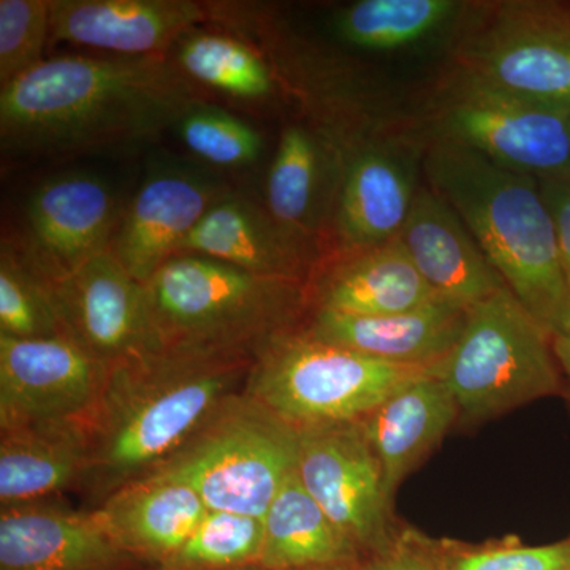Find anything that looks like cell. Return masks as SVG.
<instances>
[{
    "instance_id": "1",
    "label": "cell",
    "mask_w": 570,
    "mask_h": 570,
    "mask_svg": "<svg viewBox=\"0 0 570 570\" xmlns=\"http://www.w3.org/2000/svg\"><path fill=\"white\" fill-rule=\"evenodd\" d=\"M204 100L168 56H58L0 88V142L32 159L121 151L156 140Z\"/></svg>"
},
{
    "instance_id": "2",
    "label": "cell",
    "mask_w": 570,
    "mask_h": 570,
    "mask_svg": "<svg viewBox=\"0 0 570 570\" xmlns=\"http://www.w3.org/2000/svg\"><path fill=\"white\" fill-rule=\"evenodd\" d=\"M254 358L163 351L110 367L102 395L82 422L85 510L148 478L225 401L245 392Z\"/></svg>"
},
{
    "instance_id": "3",
    "label": "cell",
    "mask_w": 570,
    "mask_h": 570,
    "mask_svg": "<svg viewBox=\"0 0 570 570\" xmlns=\"http://www.w3.org/2000/svg\"><path fill=\"white\" fill-rule=\"evenodd\" d=\"M430 189L448 202L510 292L551 337L570 332V277L539 179L453 140L426 157Z\"/></svg>"
},
{
    "instance_id": "4",
    "label": "cell",
    "mask_w": 570,
    "mask_h": 570,
    "mask_svg": "<svg viewBox=\"0 0 570 570\" xmlns=\"http://www.w3.org/2000/svg\"><path fill=\"white\" fill-rule=\"evenodd\" d=\"M149 314L165 351L255 358L298 328L303 283L247 273L234 265L175 255L145 284Z\"/></svg>"
},
{
    "instance_id": "5",
    "label": "cell",
    "mask_w": 570,
    "mask_h": 570,
    "mask_svg": "<svg viewBox=\"0 0 570 570\" xmlns=\"http://www.w3.org/2000/svg\"><path fill=\"white\" fill-rule=\"evenodd\" d=\"M298 448V428L242 392L148 478L184 483L208 510L264 519L296 471Z\"/></svg>"
},
{
    "instance_id": "6",
    "label": "cell",
    "mask_w": 570,
    "mask_h": 570,
    "mask_svg": "<svg viewBox=\"0 0 570 570\" xmlns=\"http://www.w3.org/2000/svg\"><path fill=\"white\" fill-rule=\"evenodd\" d=\"M434 373L333 346L296 328L255 355L247 395L298 430L360 422L397 389Z\"/></svg>"
},
{
    "instance_id": "7",
    "label": "cell",
    "mask_w": 570,
    "mask_h": 570,
    "mask_svg": "<svg viewBox=\"0 0 570 570\" xmlns=\"http://www.w3.org/2000/svg\"><path fill=\"white\" fill-rule=\"evenodd\" d=\"M434 374L468 420L494 417L562 389L553 337L508 287L469 309L460 340Z\"/></svg>"
},
{
    "instance_id": "8",
    "label": "cell",
    "mask_w": 570,
    "mask_h": 570,
    "mask_svg": "<svg viewBox=\"0 0 570 570\" xmlns=\"http://www.w3.org/2000/svg\"><path fill=\"white\" fill-rule=\"evenodd\" d=\"M296 472L362 560L397 543L389 523L384 475L360 422L302 428Z\"/></svg>"
},
{
    "instance_id": "9",
    "label": "cell",
    "mask_w": 570,
    "mask_h": 570,
    "mask_svg": "<svg viewBox=\"0 0 570 570\" xmlns=\"http://www.w3.org/2000/svg\"><path fill=\"white\" fill-rule=\"evenodd\" d=\"M450 138L499 167L538 179L570 175V108L474 80L450 104Z\"/></svg>"
},
{
    "instance_id": "10",
    "label": "cell",
    "mask_w": 570,
    "mask_h": 570,
    "mask_svg": "<svg viewBox=\"0 0 570 570\" xmlns=\"http://www.w3.org/2000/svg\"><path fill=\"white\" fill-rule=\"evenodd\" d=\"M126 208L107 179L88 171L51 176L29 195L18 253L55 285L110 250Z\"/></svg>"
},
{
    "instance_id": "11",
    "label": "cell",
    "mask_w": 570,
    "mask_h": 570,
    "mask_svg": "<svg viewBox=\"0 0 570 570\" xmlns=\"http://www.w3.org/2000/svg\"><path fill=\"white\" fill-rule=\"evenodd\" d=\"M232 190L223 175L204 164L178 159L154 164L124 208L110 253L145 285Z\"/></svg>"
},
{
    "instance_id": "12",
    "label": "cell",
    "mask_w": 570,
    "mask_h": 570,
    "mask_svg": "<svg viewBox=\"0 0 570 570\" xmlns=\"http://www.w3.org/2000/svg\"><path fill=\"white\" fill-rule=\"evenodd\" d=\"M110 366L69 337L0 335V430L82 422L102 395Z\"/></svg>"
},
{
    "instance_id": "13",
    "label": "cell",
    "mask_w": 570,
    "mask_h": 570,
    "mask_svg": "<svg viewBox=\"0 0 570 570\" xmlns=\"http://www.w3.org/2000/svg\"><path fill=\"white\" fill-rule=\"evenodd\" d=\"M63 335L107 366L163 351L145 285L107 250L52 285Z\"/></svg>"
},
{
    "instance_id": "14",
    "label": "cell",
    "mask_w": 570,
    "mask_h": 570,
    "mask_svg": "<svg viewBox=\"0 0 570 570\" xmlns=\"http://www.w3.org/2000/svg\"><path fill=\"white\" fill-rule=\"evenodd\" d=\"M96 510L52 501L0 510V570H145Z\"/></svg>"
},
{
    "instance_id": "15",
    "label": "cell",
    "mask_w": 570,
    "mask_h": 570,
    "mask_svg": "<svg viewBox=\"0 0 570 570\" xmlns=\"http://www.w3.org/2000/svg\"><path fill=\"white\" fill-rule=\"evenodd\" d=\"M209 21L195 0H51V43L100 55L159 58L184 33Z\"/></svg>"
},
{
    "instance_id": "16",
    "label": "cell",
    "mask_w": 570,
    "mask_h": 570,
    "mask_svg": "<svg viewBox=\"0 0 570 570\" xmlns=\"http://www.w3.org/2000/svg\"><path fill=\"white\" fill-rule=\"evenodd\" d=\"M475 80L570 108V7H521L483 47Z\"/></svg>"
},
{
    "instance_id": "17",
    "label": "cell",
    "mask_w": 570,
    "mask_h": 570,
    "mask_svg": "<svg viewBox=\"0 0 570 570\" xmlns=\"http://www.w3.org/2000/svg\"><path fill=\"white\" fill-rule=\"evenodd\" d=\"M400 239L445 302L469 311L508 287L455 209L431 189L414 195Z\"/></svg>"
},
{
    "instance_id": "18",
    "label": "cell",
    "mask_w": 570,
    "mask_h": 570,
    "mask_svg": "<svg viewBox=\"0 0 570 570\" xmlns=\"http://www.w3.org/2000/svg\"><path fill=\"white\" fill-rule=\"evenodd\" d=\"M468 313L445 299L390 316L314 311L302 332L322 343L395 365L436 367L455 347L466 325Z\"/></svg>"
},
{
    "instance_id": "19",
    "label": "cell",
    "mask_w": 570,
    "mask_h": 570,
    "mask_svg": "<svg viewBox=\"0 0 570 570\" xmlns=\"http://www.w3.org/2000/svg\"><path fill=\"white\" fill-rule=\"evenodd\" d=\"M311 247L288 235L247 195L232 190L187 235L176 255H202L247 273L303 283Z\"/></svg>"
},
{
    "instance_id": "20",
    "label": "cell",
    "mask_w": 570,
    "mask_h": 570,
    "mask_svg": "<svg viewBox=\"0 0 570 570\" xmlns=\"http://www.w3.org/2000/svg\"><path fill=\"white\" fill-rule=\"evenodd\" d=\"M314 311L351 316H390L439 298L397 238L366 249L336 254L314 285Z\"/></svg>"
},
{
    "instance_id": "21",
    "label": "cell",
    "mask_w": 570,
    "mask_h": 570,
    "mask_svg": "<svg viewBox=\"0 0 570 570\" xmlns=\"http://www.w3.org/2000/svg\"><path fill=\"white\" fill-rule=\"evenodd\" d=\"M341 151L313 127L288 124L266 178L265 208L288 235L309 246L332 219L341 181Z\"/></svg>"
},
{
    "instance_id": "22",
    "label": "cell",
    "mask_w": 570,
    "mask_h": 570,
    "mask_svg": "<svg viewBox=\"0 0 570 570\" xmlns=\"http://www.w3.org/2000/svg\"><path fill=\"white\" fill-rule=\"evenodd\" d=\"M459 417V404L448 385L430 373L397 389L360 420L381 464L389 501L409 472L436 448Z\"/></svg>"
},
{
    "instance_id": "23",
    "label": "cell",
    "mask_w": 570,
    "mask_h": 570,
    "mask_svg": "<svg viewBox=\"0 0 570 570\" xmlns=\"http://www.w3.org/2000/svg\"><path fill=\"white\" fill-rule=\"evenodd\" d=\"M94 510L116 542L149 568L167 564L208 512L193 489L160 478L130 483Z\"/></svg>"
},
{
    "instance_id": "24",
    "label": "cell",
    "mask_w": 570,
    "mask_h": 570,
    "mask_svg": "<svg viewBox=\"0 0 570 570\" xmlns=\"http://www.w3.org/2000/svg\"><path fill=\"white\" fill-rule=\"evenodd\" d=\"M341 181L332 224L337 254L397 238L411 212V184L387 154L351 148L341 153Z\"/></svg>"
},
{
    "instance_id": "25",
    "label": "cell",
    "mask_w": 570,
    "mask_h": 570,
    "mask_svg": "<svg viewBox=\"0 0 570 570\" xmlns=\"http://www.w3.org/2000/svg\"><path fill=\"white\" fill-rule=\"evenodd\" d=\"M82 422L0 430V510L78 490L86 466Z\"/></svg>"
},
{
    "instance_id": "26",
    "label": "cell",
    "mask_w": 570,
    "mask_h": 570,
    "mask_svg": "<svg viewBox=\"0 0 570 570\" xmlns=\"http://www.w3.org/2000/svg\"><path fill=\"white\" fill-rule=\"evenodd\" d=\"M261 566L302 570L330 564H358L362 554L326 515L294 472L277 491L264 519Z\"/></svg>"
},
{
    "instance_id": "27",
    "label": "cell",
    "mask_w": 570,
    "mask_h": 570,
    "mask_svg": "<svg viewBox=\"0 0 570 570\" xmlns=\"http://www.w3.org/2000/svg\"><path fill=\"white\" fill-rule=\"evenodd\" d=\"M168 58L202 91L219 94L236 105L262 108L276 96L275 71L254 45L225 29H190Z\"/></svg>"
},
{
    "instance_id": "28",
    "label": "cell",
    "mask_w": 570,
    "mask_h": 570,
    "mask_svg": "<svg viewBox=\"0 0 570 570\" xmlns=\"http://www.w3.org/2000/svg\"><path fill=\"white\" fill-rule=\"evenodd\" d=\"M455 10L450 0H360L337 11L333 28L360 50H397L426 39Z\"/></svg>"
},
{
    "instance_id": "29",
    "label": "cell",
    "mask_w": 570,
    "mask_h": 570,
    "mask_svg": "<svg viewBox=\"0 0 570 570\" xmlns=\"http://www.w3.org/2000/svg\"><path fill=\"white\" fill-rule=\"evenodd\" d=\"M0 335L14 340L66 337L52 284L6 238L0 247Z\"/></svg>"
},
{
    "instance_id": "30",
    "label": "cell",
    "mask_w": 570,
    "mask_h": 570,
    "mask_svg": "<svg viewBox=\"0 0 570 570\" xmlns=\"http://www.w3.org/2000/svg\"><path fill=\"white\" fill-rule=\"evenodd\" d=\"M174 130L197 163L213 170H245L264 153V137L254 126L208 100L184 112Z\"/></svg>"
},
{
    "instance_id": "31",
    "label": "cell",
    "mask_w": 570,
    "mask_h": 570,
    "mask_svg": "<svg viewBox=\"0 0 570 570\" xmlns=\"http://www.w3.org/2000/svg\"><path fill=\"white\" fill-rule=\"evenodd\" d=\"M264 521L242 513L208 510L190 538L163 566L167 570H243L261 564Z\"/></svg>"
},
{
    "instance_id": "32",
    "label": "cell",
    "mask_w": 570,
    "mask_h": 570,
    "mask_svg": "<svg viewBox=\"0 0 570 570\" xmlns=\"http://www.w3.org/2000/svg\"><path fill=\"white\" fill-rule=\"evenodd\" d=\"M51 43V0H0V88L45 61Z\"/></svg>"
},
{
    "instance_id": "33",
    "label": "cell",
    "mask_w": 570,
    "mask_h": 570,
    "mask_svg": "<svg viewBox=\"0 0 570 570\" xmlns=\"http://www.w3.org/2000/svg\"><path fill=\"white\" fill-rule=\"evenodd\" d=\"M426 550L439 570H570V539L539 547L499 543Z\"/></svg>"
},
{
    "instance_id": "34",
    "label": "cell",
    "mask_w": 570,
    "mask_h": 570,
    "mask_svg": "<svg viewBox=\"0 0 570 570\" xmlns=\"http://www.w3.org/2000/svg\"><path fill=\"white\" fill-rule=\"evenodd\" d=\"M539 186L553 217L562 264L570 277V175L539 179Z\"/></svg>"
},
{
    "instance_id": "35",
    "label": "cell",
    "mask_w": 570,
    "mask_h": 570,
    "mask_svg": "<svg viewBox=\"0 0 570 570\" xmlns=\"http://www.w3.org/2000/svg\"><path fill=\"white\" fill-rule=\"evenodd\" d=\"M355 570H439L425 546L397 543L392 550L365 558Z\"/></svg>"
},
{
    "instance_id": "36",
    "label": "cell",
    "mask_w": 570,
    "mask_h": 570,
    "mask_svg": "<svg viewBox=\"0 0 570 570\" xmlns=\"http://www.w3.org/2000/svg\"><path fill=\"white\" fill-rule=\"evenodd\" d=\"M553 351L557 355L558 365H560L561 374L568 382L570 393V332L553 340Z\"/></svg>"
},
{
    "instance_id": "37",
    "label": "cell",
    "mask_w": 570,
    "mask_h": 570,
    "mask_svg": "<svg viewBox=\"0 0 570 570\" xmlns=\"http://www.w3.org/2000/svg\"><path fill=\"white\" fill-rule=\"evenodd\" d=\"M356 564H330V566H318V568H309L302 570H355Z\"/></svg>"
},
{
    "instance_id": "38",
    "label": "cell",
    "mask_w": 570,
    "mask_h": 570,
    "mask_svg": "<svg viewBox=\"0 0 570 570\" xmlns=\"http://www.w3.org/2000/svg\"><path fill=\"white\" fill-rule=\"evenodd\" d=\"M243 570H268V569H265L264 566L255 564V566H250V568H246Z\"/></svg>"
},
{
    "instance_id": "39",
    "label": "cell",
    "mask_w": 570,
    "mask_h": 570,
    "mask_svg": "<svg viewBox=\"0 0 570 570\" xmlns=\"http://www.w3.org/2000/svg\"><path fill=\"white\" fill-rule=\"evenodd\" d=\"M145 570H167V569H164V568H149V569H145Z\"/></svg>"
}]
</instances>
